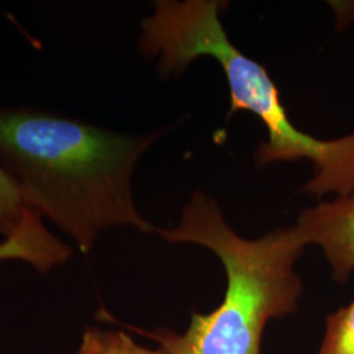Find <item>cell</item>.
<instances>
[{
  "mask_svg": "<svg viewBox=\"0 0 354 354\" xmlns=\"http://www.w3.org/2000/svg\"><path fill=\"white\" fill-rule=\"evenodd\" d=\"M169 243H193L219 257L227 274L222 304L209 315L193 314L189 327L174 330L127 328L159 342L165 354H260L266 323L297 308L302 281L294 266L307 241L297 226L279 228L257 241L243 239L228 226L219 205L196 192L176 228H158Z\"/></svg>",
  "mask_w": 354,
  "mask_h": 354,
  "instance_id": "cell-2",
  "label": "cell"
},
{
  "mask_svg": "<svg viewBox=\"0 0 354 354\" xmlns=\"http://www.w3.org/2000/svg\"><path fill=\"white\" fill-rule=\"evenodd\" d=\"M26 206L12 176L0 165V234L10 236L19 226Z\"/></svg>",
  "mask_w": 354,
  "mask_h": 354,
  "instance_id": "cell-8",
  "label": "cell"
},
{
  "mask_svg": "<svg viewBox=\"0 0 354 354\" xmlns=\"http://www.w3.org/2000/svg\"><path fill=\"white\" fill-rule=\"evenodd\" d=\"M151 16L142 20L140 50L156 59L162 76L180 74L201 57L222 66L230 89V113L248 111L266 127L268 140L256 151V163L308 159L314 176L306 193L322 197L335 192L345 197L354 192V133L323 140L292 125L279 89L264 66L244 55L219 20L218 0H158Z\"/></svg>",
  "mask_w": 354,
  "mask_h": 354,
  "instance_id": "cell-3",
  "label": "cell"
},
{
  "mask_svg": "<svg viewBox=\"0 0 354 354\" xmlns=\"http://www.w3.org/2000/svg\"><path fill=\"white\" fill-rule=\"evenodd\" d=\"M319 354H354V299L327 317Z\"/></svg>",
  "mask_w": 354,
  "mask_h": 354,
  "instance_id": "cell-7",
  "label": "cell"
},
{
  "mask_svg": "<svg viewBox=\"0 0 354 354\" xmlns=\"http://www.w3.org/2000/svg\"><path fill=\"white\" fill-rule=\"evenodd\" d=\"M307 244L323 248L337 282L349 279L354 270V192L335 201L306 209L299 215Z\"/></svg>",
  "mask_w": 354,
  "mask_h": 354,
  "instance_id": "cell-4",
  "label": "cell"
},
{
  "mask_svg": "<svg viewBox=\"0 0 354 354\" xmlns=\"http://www.w3.org/2000/svg\"><path fill=\"white\" fill-rule=\"evenodd\" d=\"M76 354H165L140 346L121 330L88 329L84 332Z\"/></svg>",
  "mask_w": 354,
  "mask_h": 354,
  "instance_id": "cell-6",
  "label": "cell"
},
{
  "mask_svg": "<svg viewBox=\"0 0 354 354\" xmlns=\"http://www.w3.org/2000/svg\"><path fill=\"white\" fill-rule=\"evenodd\" d=\"M162 131L121 134L41 109H0V160L26 207L48 216L83 253L114 226L156 227L138 213L131 177Z\"/></svg>",
  "mask_w": 354,
  "mask_h": 354,
  "instance_id": "cell-1",
  "label": "cell"
},
{
  "mask_svg": "<svg viewBox=\"0 0 354 354\" xmlns=\"http://www.w3.org/2000/svg\"><path fill=\"white\" fill-rule=\"evenodd\" d=\"M70 256L71 248L49 232L36 210L28 207L19 226L0 243V261L24 260L42 273L62 266Z\"/></svg>",
  "mask_w": 354,
  "mask_h": 354,
  "instance_id": "cell-5",
  "label": "cell"
}]
</instances>
